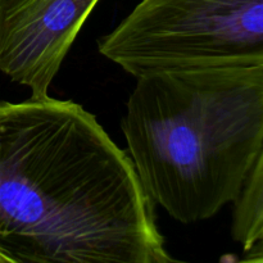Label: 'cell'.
Instances as JSON below:
<instances>
[{"instance_id": "1", "label": "cell", "mask_w": 263, "mask_h": 263, "mask_svg": "<svg viewBox=\"0 0 263 263\" xmlns=\"http://www.w3.org/2000/svg\"><path fill=\"white\" fill-rule=\"evenodd\" d=\"M130 156L72 100H0V263H170Z\"/></svg>"}, {"instance_id": "2", "label": "cell", "mask_w": 263, "mask_h": 263, "mask_svg": "<svg viewBox=\"0 0 263 263\" xmlns=\"http://www.w3.org/2000/svg\"><path fill=\"white\" fill-rule=\"evenodd\" d=\"M121 127L152 203L208 220L239 199L263 148V68L144 74Z\"/></svg>"}, {"instance_id": "3", "label": "cell", "mask_w": 263, "mask_h": 263, "mask_svg": "<svg viewBox=\"0 0 263 263\" xmlns=\"http://www.w3.org/2000/svg\"><path fill=\"white\" fill-rule=\"evenodd\" d=\"M98 48L136 79L164 71L263 68V0H141Z\"/></svg>"}, {"instance_id": "4", "label": "cell", "mask_w": 263, "mask_h": 263, "mask_svg": "<svg viewBox=\"0 0 263 263\" xmlns=\"http://www.w3.org/2000/svg\"><path fill=\"white\" fill-rule=\"evenodd\" d=\"M99 0H0V72L49 97V86Z\"/></svg>"}, {"instance_id": "5", "label": "cell", "mask_w": 263, "mask_h": 263, "mask_svg": "<svg viewBox=\"0 0 263 263\" xmlns=\"http://www.w3.org/2000/svg\"><path fill=\"white\" fill-rule=\"evenodd\" d=\"M231 238L243 252L263 239V148L240 197L234 203Z\"/></svg>"}, {"instance_id": "6", "label": "cell", "mask_w": 263, "mask_h": 263, "mask_svg": "<svg viewBox=\"0 0 263 263\" xmlns=\"http://www.w3.org/2000/svg\"><path fill=\"white\" fill-rule=\"evenodd\" d=\"M241 262H262L263 263V239L254 244L251 249L243 252Z\"/></svg>"}]
</instances>
